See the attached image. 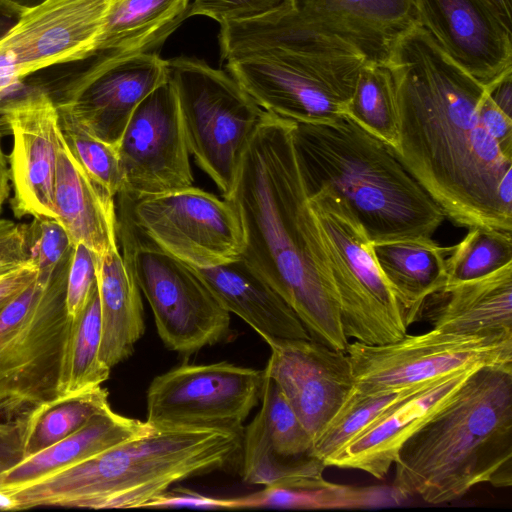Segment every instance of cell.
<instances>
[{
	"mask_svg": "<svg viewBox=\"0 0 512 512\" xmlns=\"http://www.w3.org/2000/svg\"><path fill=\"white\" fill-rule=\"evenodd\" d=\"M388 64L405 165L453 224L512 232V157L479 122L485 87L420 25L399 39Z\"/></svg>",
	"mask_w": 512,
	"mask_h": 512,
	"instance_id": "1",
	"label": "cell"
},
{
	"mask_svg": "<svg viewBox=\"0 0 512 512\" xmlns=\"http://www.w3.org/2000/svg\"><path fill=\"white\" fill-rule=\"evenodd\" d=\"M294 122L264 113L232 193L243 227L241 258L290 305L310 338L346 350L320 229L294 142Z\"/></svg>",
	"mask_w": 512,
	"mask_h": 512,
	"instance_id": "2",
	"label": "cell"
},
{
	"mask_svg": "<svg viewBox=\"0 0 512 512\" xmlns=\"http://www.w3.org/2000/svg\"><path fill=\"white\" fill-rule=\"evenodd\" d=\"M222 60L266 112L295 123L339 118L365 58L300 21L292 9L221 25Z\"/></svg>",
	"mask_w": 512,
	"mask_h": 512,
	"instance_id": "3",
	"label": "cell"
},
{
	"mask_svg": "<svg viewBox=\"0 0 512 512\" xmlns=\"http://www.w3.org/2000/svg\"><path fill=\"white\" fill-rule=\"evenodd\" d=\"M391 484L428 504L489 483L512 486V367L470 374L453 399L401 447Z\"/></svg>",
	"mask_w": 512,
	"mask_h": 512,
	"instance_id": "4",
	"label": "cell"
},
{
	"mask_svg": "<svg viewBox=\"0 0 512 512\" xmlns=\"http://www.w3.org/2000/svg\"><path fill=\"white\" fill-rule=\"evenodd\" d=\"M293 142L308 196L340 197L372 244L432 238L446 219L397 150L348 116L294 122Z\"/></svg>",
	"mask_w": 512,
	"mask_h": 512,
	"instance_id": "5",
	"label": "cell"
},
{
	"mask_svg": "<svg viewBox=\"0 0 512 512\" xmlns=\"http://www.w3.org/2000/svg\"><path fill=\"white\" fill-rule=\"evenodd\" d=\"M241 443L237 433L152 428L3 494L13 510L144 508L175 483L228 466L240 454Z\"/></svg>",
	"mask_w": 512,
	"mask_h": 512,
	"instance_id": "6",
	"label": "cell"
},
{
	"mask_svg": "<svg viewBox=\"0 0 512 512\" xmlns=\"http://www.w3.org/2000/svg\"><path fill=\"white\" fill-rule=\"evenodd\" d=\"M326 251L345 336L368 345L408 334L407 314L384 277L372 242L347 204L320 190L309 196Z\"/></svg>",
	"mask_w": 512,
	"mask_h": 512,
	"instance_id": "7",
	"label": "cell"
},
{
	"mask_svg": "<svg viewBox=\"0 0 512 512\" xmlns=\"http://www.w3.org/2000/svg\"><path fill=\"white\" fill-rule=\"evenodd\" d=\"M190 155L228 198L265 110L225 72L196 58L167 60Z\"/></svg>",
	"mask_w": 512,
	"mask_h": 512,
	"instance_id": "8",
	"label": "cell"
},
{
	"mask_svg": "<svg viewBox=\"0 0 512 512\" xmlns=\"http://www.w3.org/2000/svg\"><path fill=\"white\" fill-rule=\"evenodd\" d=\"M117 220L120 251L151 306L164 345L187 357L227 340L230 313L198 271L158 248L118 209Z\"/></svg>",
	"mask_w": 512,
	"mask_h": 512,
	"instance_id": "9",
	"label": "cell"
},
{
	"mask_svg": "<svg viewBox=\"0 0 512 512\" xmlns=\"http://www.w3.org/2000/svg\"><path fill=\"white\" fill-rule=\"evenodd\" d=\"M72 249L0 349L2 421L25 418L60 397L72 325L66 306Z\"/></svg>",
	"mask_w": 512,
	"mask_h": 512,
	"instance_id": "10",
	"label": "cell"
},
{
	"mask_svg": "<svg viewBox=\"0 0 512 512\" xmlns=\"http://www.w3.org/2000/svg\"><path fill=\"white\" fill-rule=\"evenodd\" d=\"M346 353L353 388L398 392L483 367H512V333L470 335L431 329L381 345L353 341Z\"/></svg>",
	"mask_w": 512,
	"mask_h": 512,
	"instance_id": "11",
	"label": "cell"
},
{
	"mask_svg": "<svg viewBox=\"0 0 512 512\" xmlns=\"http://www.w3.org/2000/svg\"><path fill=\"white\" fill-rule=\"evenodd\" d=\"M122 211L149 241L195 267L210 268L241 257L244 233L233 202L200 188L129 198L116 195Z\"/></svg>",
	"mask_w": 512,
	"mask_h": 512,
	"instance_id": "12",
	"label": "cell"
},
{
	"mask_svg": "<svg viewBox=\"0 0 512 512\" xmlns=\"http://www.w3.org/2000/svg\"><path fill=\"white\" fill-rule=\"evenodd\" d=\"M264 382V370L226 361L180 365L150 383L146 422L156 430L242 435L244 421L261 400Z\"/></svg>",
	"mask_w": 512,
	"mask_h": 512,
	"instance_id": "13",
	"label": "cell"
},
{
	"mask_svg": "<svg viewBox=\"0 0 512 512\" xmlns=\"http://www.w3.org/2000/svg\"><path fill=\"white\" fill-rule=\"evenodd\" d=\"M118 0H47L0 35V103L43 68L95 56Z\"/></svg>",
	"mask_w": 512,
	"mask_h": 512,
	"instance_id": "14",
	"label": "cell"
},
{
	"mask_svg": "<svg viewBox=\"0 0 512 512\" xmlns=\"http://www.w3.org/2000/svg\"><path fill=\"white\" fill-rule=\"evenodd\" d=\"M117 151L124 179L120 193L129 198L193 186L190 152L169 78L136 107Z\"/></svg>",
	"mask_w": 512,
	"mask_h": 512,
	"instance_id": "15",
	"label": "cell"
},
{
	"mask_svg": "<svg viewBox=\"0 0 512 512\" xmlns=\"http://www.w3.org/2000/svg\"><path fill=\"white\" fill-rule=\"evenodd\" d=\"M0 122L13 139L9 174L14 215L57 220L54 183L61 131L55 101L41 88L30 89L0 103Z\"/></svg>",
	"mask_w": 512,
	"mask_h": 512,
	"instance_id": "16",
	"label": "cell"
},
{
	"mask_svg": "<svg viewBox=\"0 0 512 512\" xmlns=\"http://www.w3.org/2000/svg\"><path fill=\"white\" fill-rule=\"evenodd\" d=\"M70 80L56 103L68 107L99 138L117 147L139 103L168 79L167 60L156 52L96 55Z\"/></svg>",
	"mask_w": 512,
	"mask_h": 512,
	"instance_id": "17",
	"label": "cell"
},
{
	"mask_svg": "<svg viewBox=\"0 0 512 512\" xmlns=\"http://www.w3.org/2000/svg\"><path fill=\"white\" fill-rule=\"evenodd\" d=\"M262 405L242 434V478L255 485L321 486L326 465L274 381L265 376Z\"/></svg>",
	"mask_w": 512,
	"mask_h": 512,
	"instance_id": "18",
	"label": "cell"
},
{
	"mask_svg": "<svg viewBox=\"0 0 512 512\" xmlns=\"http://www.w3.org/2000/svg\"><path fill=\"white\" fill-rule=\"evenodd\" d=\"M271 355L264 374L314 440L353 387L346 351L312 339L266 338Z\"/></svg>",
	"mask_w": 512,
	"mask_h": 512,
	"instance_id": "19",
	"label": "cell"
},
{
	"mask_svg": "<svg viewBox=\"0 0 512 512\" xmlns=\"http://www.w3.org/2000/svg\"><path fill=\"white\" fill-rule=\"evenodd\" d=\"M414 1L419 25L485 89L512 72V30L486 0Z\"/></svg>",
	"mask_w": 512,
	"mask_h": 512,
	"instance_id": "20",
	"label": "cell"
},
{
	"mask_svg": "<svg viewBox=\"0 0 512 512\" xmlns=\"http://www.w3.org/2000/svg\"><path fill=\"white\" fill-rule=\"evenodd\" d=\"M292 11L373 63H388L399 39L419 25L414 0H293Z\"/></svg>",
	"mask_w": 512,
	"mask_h": 512,
	"instance_id": "21",
	"label": "cell"
},
{
	"mask_svg": "<svg viewBox=\"0 0 512 512\" xmlns=\"http://www.w3.org/2000/svg\"><path fill=\"white\" fill-rule=\"evenodd\" d=\"M474 371L445 376L419 387L324 464L326 467L361 470L383 479L395 463L402 445L453 399Z\"/></svg>",
	"mask_w": 512,
	"mask_h": 512,
	"instance_id": "22",
	"label": "cell"
},
{
	"mask_svg": "<svg viewBox=\"0 0 512 512\" xmlns=\"http://www.w3.org/2000/svg\"><path fill=\"white\" fill-rule=\"evenodd\" d=\"M54 203L57 221L72 246L81 243L99 257L119 248L115 197L86 172L62 134L57 152Z\"/></svg>",
	"mask_w": 512,
	"mask_h": 512,
	"instance_id": "23",
	"label": "cell"
},
{
	"mask_svg": "<svg viewBox=\"0 0 512 512\" xmlns=\"http://www.w3.org/2000/svg\"><path fill=\"white\" fill-rule=\"evenodd\" d=\"M195 269L223 307L239 316L263 339H311L290 305L241 257L218 266Z\"/></svg>",
	"mask_w": 512,
	"mask_h": 512,
	"instance_id": "24",
	"label": "cell"
},
{
	"mask_svg": "<svg viewBox=\"0 0 512 512\" xmlns=\"http://www.w3.org/2000/svg\"><path fill=\"white\" fill-rule=\"evenodd\" d=\"M428 312L432 329L447 333H512V263L485 276L444 285Z\"/></svg>",
	"mask_w": 512,
	"mask_h": 512,
	"instance_id": "25",
	"label": "cell"
},
{
	"mask_svg": "<svg viewBox=\"0 0 512 512\" xmlns=\"http://www.w3.org/2000/svg\"><path fill=\"white\" fill-rule=\"evenodd\" d=\"M97 283L101 310L99 358L111 369L133 354L144 334L141 290L120 248L99 257Z\"/></svg>",
	"mask_w": 512,
	"mask_h": 512,
	"instance_id": "26",
	"label": "cell"
},
{
	"mask_svg": "<svg viewBox=\"0 0 512 512\" xmlns=\"http://www.w3.org/2000/svg\"><path fill=\"white\" fill-rule=\"evenodd\" d=\"M151 430L146 421L120 415L110 407L91 417L71 435L1 474L0 492L31 483Z\"/></svg>",
	"mask_w": 512,
	"mask_h": 512,
	"instance_id": "27",
	"label": "cell"
},
{
	"mask_svg": "<svg viewBox=\"0 0 512 512\" xmlns=\"http://www.w3.org/2000/svg\"><path fill=\"white\" fill-rule=\"evenodd\" d=\"M372 245L376 261L411 325L423 315L428 299L445 285L451 246L442 247L433 238Z\"/></svg>",
	"mask_w": 512,
	"mask_h": 512,
	"instance_id": "28",
	"label": "cell"
},
{
	"mask_svg": "<svg viewBox=\"0 0 512 512\" xmlns=\"http://www.w3.org/2000/svg\"><path fill=\"white\" fill-rule=\"evenodd\" d=\"M190 3L191 0H118L96 55L156 52L188 17Z\"/></svg>",
	"mask_w": 512,
	"mask_h": 512,
	"instance_id": "29",
	"label": "cell"
},
{
	"mask_svg": "<svg viewBox=\"0 0 512 512\" xmlns=\"http://www.w3.org/2000/svg\"><path fill=\"white\" fill-rule=\"evenodd\" d=\"M407 498L392 485L351 486L327 481L316 487L274 484L233 498L234 509H363L400 505Z\"/></svg>",
	"mask_w": 512,
	"mask_h": 512,
	"instance_id": "30",
	"label": "cell"
},
{
	"mask_svg": "<svg viewBox=\"0 0 512 512\" xmlns=\"http://www.w3.org/2000/svg\"><path fill=\"white\" fill-rule=\"evenodd\" d=\"M343 114L397 148V100L394 77L388 63L365 62L362 65Z\"/></svg>",
	"mask_w": 512,
	"mask_h": 512,
	"instance_id": "31",
	"label": "cell"
},
{
	"mask_svg": "<svg viewBox=\"0 0 512 512\" xmlns=\"http://www.w3.org/2000/svg\"><path fill=\"white\" fill-rule=\"evenodd\" d=\"M109 393L101 386L63 395L27 416L26 457L71 435L94 415L110 408Z\"/></svg>",
	"mask_w": 512,
	"mask_h": 512,
	"instance_id": "32",
	"label": "cell"
},
{
	"mask_svg": "<svg viewBox=\"0 0 512 512\" xmlns=\"http://www.w3.org/2000/svg\"><path fill=\"white\" fill-rule=\"evenodd\" d=\"M101 310L98 283L81 312L72 320L60 396L101 386L110 375L99 358Z\"/></svg>",
	"mask_w": 512,
	"mask_h": 512,
	"instance_id": "33",
	"label": "cell"
},
{
	"mask_svg": "<svg viewBox=\"0 0 512 512\" xmlns=\"http://www.w3.org/2000/svg\"><path fill=\"white\" fill-rule=\"evenodd\" d=\"M419 387L373 394L352 387L340 408L314 440L313 456L325 462Z\"/></svg>",
	"mask_w": 512,
	"mask_h": 512,
	"instance_id": "34",
	"label": "cell"
},
{
	"mask_svg": "<svg viewBox=\"0 0 512 512\" xmlns=\"http://www.w3.org/2000/svg\"><path fill=\"white\" fill-rule=\"evenodd\" d=\"M509 263L512 232L470 227L464 238L451 246L446 258L445 285L485 276Z\"/></svg>",
	"mask_w": 512,
	"mask_h": 512,
	"instance_id": "35",
	"label": "cell"
},
{
	"mask_svg": "<svg viewBox=\"0 0 512 512\" xmlns=\"http://www.w3.org/2000/svg\"><path fill=\"white\" fill-rule=\"evenodd\" d=\"M56 106L66 145L86 172L116 197L124 185L117 147L99 138L68 107Z\"/></svg>",
	"mask_w": 512,
	"mask_h": 512,
	"instance_id": "36",
	"label": "cell"
},
{
	"mask_svg": "<svg viewBox=\"0 0 512 512\" xmlns=\"http://www.w3.org/2000/svg\"><path fill=\"white\" fill-rule=\"evenodd\" d=\"M25 236L30 260L38 269V278H50L72 249L68 234L56 219L40 217L26 224Z\"/></svg>",
	"mask_w": 512,
	"mask_h": 512,
	"instance_id": "37",
	"label": "cell"
},
{
	"mask_svg": "<svg viewBox=\"0 0 512 512\" xmlns=\"http://www.w3.org/2000/svg\"><path fill=\"white\" fill-rule=\"evenodd\" d=\"M293 8V0H192L188 17L214 19L220 25L262 18Z\"/></svg>",
	"mask_w": 512,
	"mask_h": 512,
	"instance_id": "38",
	"label": "cell"
},
{
	"mask_svg": "<svg viewBox=\"0 0 512 512\" xmlns=\"http://www.w3.org/2000/svg\"><path fill=\"white\" fill-rule=\"evenodd\" d=\"M98 259L99 256L85 245H73L66 289V306L72 320L81 312L97 285Z\"/></svg>",
	"mask_w": 512,
	"mask_h": 512,
	"instance_id": "39",
	"label": "cell"
},
{
	"mask_svg": "<svg viewBox=\"0 0 512 512\" xmlns=\"http://www.w3.org/2000/svg\"><path fill=\"white\" fill-rule=\"evenodd\" d=\"M25 228L26 224L0 219V276L33 264L27 249Z\"/></svg>",
	"mask_w": 512,
	"mask_h": 512,
	"instance_id": "40",
	"label": "cell"
},
{
	"mask_svg": "<svg viewBox=\"0 0 512 512\" xmlns=\"http://www.w3.org/2000/svg\"><path fill=\"white\" fill-rule=\"evenodd\" d=\"M144 508H196L232 510V498H215L186 488L168 489L145 504Z\"/></svg>",
	"mask_w": 512,
	"mask_h": 512,
	"instance_id": "41",
	"label": "cell"
},
{
	"mask_svg": "<svg viewBox=\"0 0 512 512\" xmlns=\"http://www.w3.org/2000/svg\"><path fill=\"white\" fill-rule=\"evenodd\" d=\"M477 115L480 124L496 140L505 154L512 157V117L504 113L485 91Z\"/></svg>",
	"mask_w": 512,
	"mask_h": 512,
	"instance_id": "42",
	"label": "cell"
},
{
	"mask_svg": "<svg viewBox=\"0 0 512 512\" xmlns=\"http://www.w3.org/2000/svg\"><path fill=\"white\" fill-rule=\"evenodd\" d=\"M26 425V417L0 423V475L26 458Z\"/></svg>",
	"mask_w": 512,
	"mask_h": 512,
	"instance_id": "43",
	"label": "cell"
},
{
	"mask_svg": "<svg viewBox=\"0 0 512 512\" xmlns=\"http://www.w3.org/2000/svg\"><path fill=\"white\" fill-rule=\"evenodd\" d=\"M38 276V269L34 264H29L0 276V313Z\"/></svg>",
	"mask_w": 512,
	"mask_h": 512,
	"instance_id": "44",
	"label": "cell"
},
{
	"mask_svg": "<svg viewBox=\"0 0 512 512\" xmlns=\"http://www.w3.org/2000/svg\"><path fill=\"white\" fill-rule=\"evenodd\" d=\"M495 104L508 116L512 114V72L486 89Z\"/></svg>",
	"mask_w": 512,
	"mask_h": 512,
	"instance_id": "45",
	"label": "cell"
},
{
	"mask_svg": "<svg viewBox=\"0 0 512 512\" xmlns=\"http://www.w3.org/2000/svg\"><path fill=\"white\" fill-rule=\"evenodd\" d=\"M10 174L7 161L1 146V135H0V213L3 205L10 196Z\"/></svg>",
	"mask_w": 512,
	"mask_h": 512,
	"instance_id": "46",
	"label": "cell"
},
{
	"mask_svg": "<svg viewBox=\"0 0 512 512\" xmlns=\"http://www.w3.org/2000/svg\"><path fill=\"white\" fill-rule=\"evenodd\" d=\"M47 0H0L1 9L15 14L17 17Z\"/></svg>",
	"mask_w": 512,
	"mask_h": 512,
	"instance_id": "47",
	"label": "cell"
},
{
	"mask_svg": "<svg viewBox=\"0 0 512 512\" xmlns=\"http://www.w3.org/2000/svg\"><path fill=\"white\" fill-rule=\"evenodd\" d=\"M490 7L494 10L503 24L511 30L512 26V0H486Z\"/></svg>",
	"mask_w": 512,
	"mask_h": 512,
	"instance_id": "48",
	"label": "cell"
},
{
	"mask_svg": "<svg viewBox=\"0 0 512 512\" xmlns=\"http://www.w3.org/2000/svg\"><path fill=\"white\" fill-rule=\"evenodd\" d=\"M13 504L10 498L0 492V510H12Z\"/></svg>",
	"mask_w": 512,
	"mask_h": 512,
	"instance_id": "49",
	"label": "cell"
},
{
	"mask_svg": "<svg viewBox=\"0 0 512 512\" xmlns=\"http://www.w3.org/2000/svg\"><path fill=\"white\" fill-rule=\"evenodd\" d=\"M0 10H1V4H0Z\"/></svg>",
	"mask_w": 512,
	"mask_h": 512,
	"instance_id": "50",
	"label": "cell"
}]
</instances>
